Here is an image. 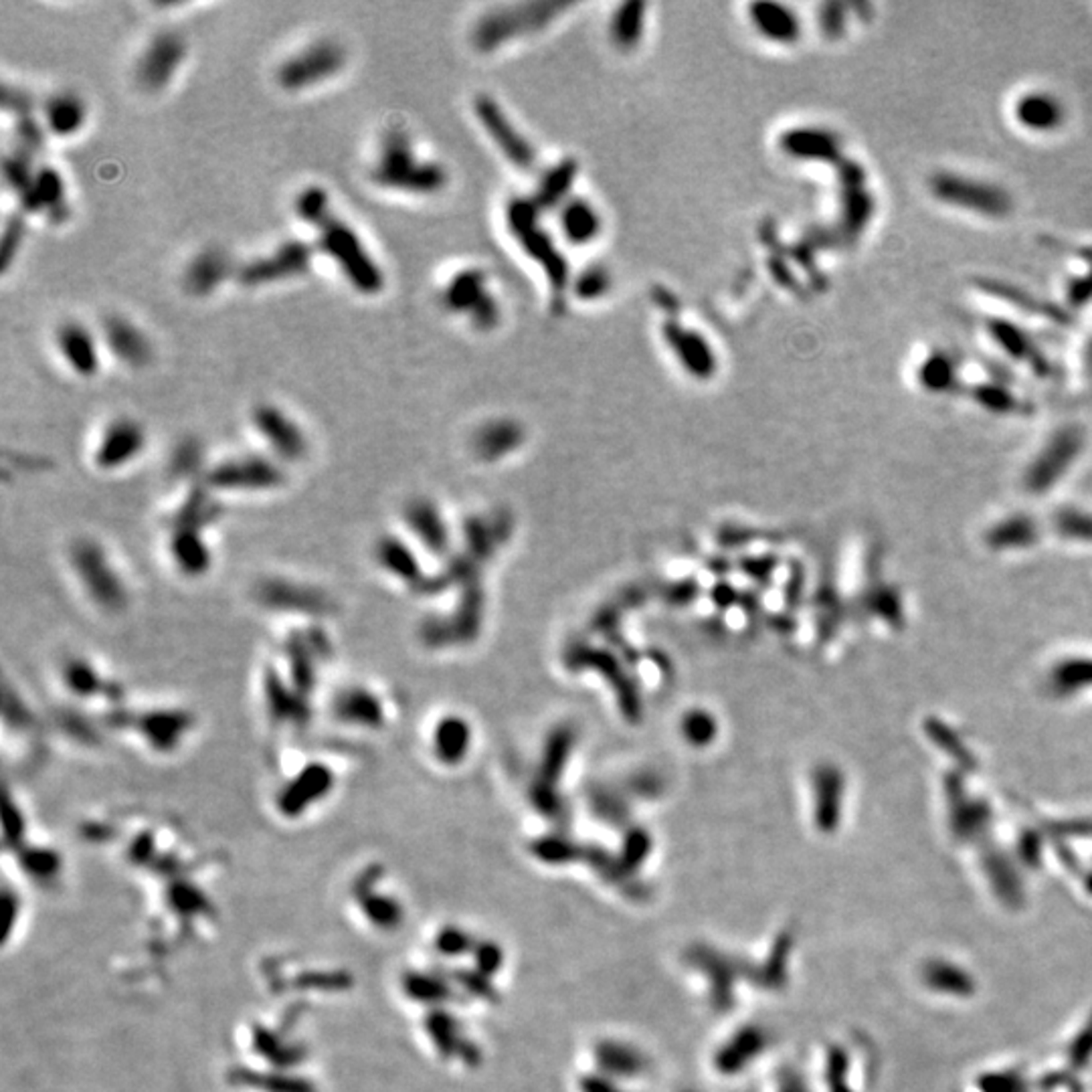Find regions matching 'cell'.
<instances>
[{
  "label": "cell",
  "mask_w": 1092,
  "mask_h": 1092,
  "mask_svg": "<svg viewBox=\"0 0 1092 1092\" xmlns=\"http://www.w3.org/2000/svg\"><path fill=\"white\" fill-rule=\"evenodd\" d=\"M318 251L341 269L350 288L360 296L373 298L385 288V274L373 253L368 251L363 237L349 221L334 213L316 229Z\"/></svg>",
  "instance_id": "6da1fadb"
},
{
  "label": "cell",
  "mask_w": 1092,
  "mask_h": 1092,
  "mask_svg": "<svg viewBox=\"0 0 1092 1092\" xmlns=\"http://www.w3.org/2000/svg\"><path fill=\"white\" fill-rule=\"evenodd\" d=\"M368 178L385 191L431 193L439 188L443 175L433 164L415 160L409 135L401 130H389L382 134Z\"/></svg>",
  "instance_id": "7a4b0ae2"
},
{
  "label": "cell",
  "mask_w": 1092,
  "mask_h": 1092,
  "mask_svg": "<svg viewBox=\"0 0 1092 1092\" xmlns=\"http://www.w3.org/2000/svg\"><path fill=\"white\" fill-rule=\"evenodd\" d=\"M349 63V51L330 37L308 43L285 57L275 71V81L285 94H302L334 79Z\"/></svg>",
  "instance_id": "3957f363"
},
{
  "label": "cell",
  "mask_w": 1092,
  "mask_h": 1092,
  "mask_svg": "<svg viewBox=\"0 0 1092 1092\" xmlns=\"http://www.w3.org/2000/svg\"><path fill=\"white\" fill-rule=\"evenodd\" d=\"M71 564L87 597L103 612L116 613L127 605L126 581L110 561L103 546L94 540H79L71 548Z\"/></svg>",
  "instance_id": "277c9868"
},
{
  "label": "cell",
  "mask_w": 1092,
  "mask_h": 1092,
  "mask_svg": "<svg viewBox=\"0 0 1092 1092\" xmlns=\"http://www.w3.org/2000/svg\"><path fill=\"white\" fill-rule=\"evenodd\" d=\"M314 247L302 239H288L274 251L253 258L237 267L235 280L247 290L267 288L306 275L312 267Z\"/></svg>",
  "instance_id": "5b68a950"
},
{
  "label": "cell",
  "mask_w": 1092,
  "mask_h": 1092,
  "mask_svg": "<svg viewBox=\"0 0 1092 1092\" xmlns=\"http://www.w3.org/2000/svg\"><path fill=\"white\" fill-rule=\"evenodd\" d=\"M186 55L188 45L183 35L172 29L158 31L135 62V84L146 94L164 92L175 81Z\"/></svg>",
  "instance_id": "8992f818"
},
{
  "label": "cell",
  "mask_w": 1092,
  "mask_h": 1092,
  "mask_svg": "<svg viewBox=\"0 0 1092 1092\" xmlns=\"http://www.w3.org/2000/svg\"><path fill=\"white\" fill-rule=\"evenodd\" d=\"M283 472L275 462L261 456L223 459L207 473V488L223 492H266L280 488Z\"/></svg>",
  "instance_id": "52a82bcc"
},
{
  "label": "cell",
  "mask_w": 1092,
  "mask_h": 1092,
  "mask_svg": "<svg viewBox=\"0 0 1092 1092\" xmlns=\"http://www.w3.org/2000/svg\"><path fill=\"white\" fill-rule=\"evenodd\" d=\"M251 427L266 446L283 462H300L308 456V437L302 425L274 403H258L251 409Z\"/></svg>",
  "instance_id": "ba28073f"
},
{
  "label": "cell",
  "mask_w": 1092,
  "mask_h": 1092,
  "mask_svg": "<svg viewBox=\"0 0 1092 1092\" xmlns=\"http://www.w3.org/2000/svg\"><path fill=\"white\" fill-rule=\"evenodd\" d=\"M146 429L132 417H118L110 421L100 435L94 449L95 468L116 472L135 462L146 449Z\"/></svg>",
  "instance_id": "9c48e42d"
},
{
  "label": "cell",
  "mask_w": 1092,
  "mask_h": 1092,
  "mask_svg": "<svg viewBox=\"0 0 1092 1092\" xmlns=\"http://www.w3.org/2000/svg\"><path fill=\"white\" fill-rule=\"evenodd\" d=\"M19 205L25 215H43L53 225L70 221L71 207L62 172L51 164H41L35 172L31 188L19 199Z\"/></svg>",
  "instance_id": "30bf717a"
},
{
  "label": "cell",
  "mask_w": 1092,
  "mask_h": 1092,
  "mask_svg": "<svg viewBox=\"0 0 1092 1092\" xmlns=\"http://www.w3.org/2000/svg\"><path fill=\"white\" fill-rule=\"evenodd\" d=\"M932 191L951 205L973 209L989 217H1001L1009 209L1007 194L999 188L975 180H963V177L940 175L932 180Z\"/></svg>",
  "instance_id": "8fae6325"
},
{
  "label": "cell",
  "mask_w": 1092,
  "mask_h": 1092,
  "mask_svg": "<svg viewBox=\"0 0 1092 1092\" xmlns=\"http://www.w3.org/2000/svg\"><path fill=\"white\" fill-rule=\"evenodd\" d=\"M103 344L118 363L130 368H144L154 358V346L150 338L124 316L111 314L102 326Z\"/></svg>",
  "instance_id": "7c38bea8"
},
{
  "label": "cell",
  "mask_w": 1092,
  "mask_h": 1092,
  "mask_svg": "<svg viewBox=\"0 0 1092 1092\" xmlns=\"http://www.w3.org/2000/svg\"><path fill=\"white\" fill-rule=\"evenodd\" d=\"M235 274L237 267L233 266L229 253L217 245H209L186 263L183 285L188 296L209 298Z\"/></svg>",
  "instance_id": "4fadbf2b"
},
{
  "label": "cell",
  "mask_w": 1092,
  "mask_h": 1092,
  "mask_svg": "<svg viewBox=\"0 0 1092 1092\" xmlns=\"http://www.w3.org/2000/svg\"><path fill=\"white\" fill-rule=\"evenodd\" d=\"M334 783V771L328 765L314 760L285 783L280 791V797H277V803H280L283 813L298 816V813L304 811L306 805L310 808L312 803L324 800L333 791Z\"/></svg>",
  "instance_id": "5bb4252c"
},
{
  "label": "cell",
  "mask_w": 1092,
  "mask_h": 1092,
  "mask_svg": "<svg viewBox=\"0 0 1092 1092\" xmlns=\"http://www.w3.org/2000/svg\"><path fill=\"white\" fill-rule=\"evenodd\" d=\"M55 344L67 368L79 379H92L100 373L102 358L97 342L86 324L81 322H63L57 328Z\"/></svg>",
  "instance_id": "9a60e30c"
},
{
  "label": "cell",
  "mask_w": 1092,
  "mask_h": 1092,
  "mask_svg": "<svg viewBox=\"0 0 1092 1092\" xmlns=\"http://www.w3.org/2000/svg\"><path fill=\"white\" fill-rule=\"evenodd\" d=\"M194 727V717L186 710L178 708H162V710H150L135 720V730H138L142 739L146 741L150 749L162 755L175 752L185 736L191 733Z\"/></svg>",
  "instance_id": "2e32d148"
},
{
  "label": "cell",
  "mask_w": 1092,
  "mask_h": 1092,
  "mask_svg": "<svg viewBox=\"0 0 1092 1092\" xmlns=\"http://www.w3.org/2000/svg\"><path fill=\"white\" fill-rule=\"evenodd\" d=\"M333 712L336 720L342 722V725L365 730L381 728L387 720L382 700L376 692H373L368 686H363V684L338 692L333 704Z\"/></svg>",
  "instance_id": "e0dca14e"
},
{
  "label": "cell",
  "mask_w": 1092,
  "mask_h": 1092,
  "mask_svg": "<svg viewBox=\"0 0 1092 1092\" xmlns=\"http://www.w3.org/2000/svg\"><path fill=\"white\" fill-rule=\"evenodd\" d=\"M89 111H87V103L81 95H78L75 92H70V89H63V92L51 94L47 100L43 102L41 108V119L45 124V130L47 134L55 135V138H73V135H78L81 130H84L87 124Z\"/></svg>",
  "instance_id": "ac0fdd59"
},
{
  "label": "cell",
  "mask_w": 1092,
  "mask_h": 1092,
  "mask_svg": "<svg viewBox=\"0 0 1092 1092\" xmlns=\"http://www.w3.org/2000/svg\"><path fill=\"white\" fill-rule=\"evenodd\" d=\"M1080 441V435L1072 429H1066V431L1056 435V439L1044 449L1042 457L1038 459V464H1034V468L1028 473V488L1031 492H1044L1046 488H1050L1052 481H1056L1062 476L1066 465H1071L1076 454H1079Z\"/></svg>",
  "instance_id": "d6986e66"
},
{
  "label": "cell",
  "mask_w": 1092,
  "mask_h": 1092,
  "mask_svg": "<svg viewBox=\"0 0 1092 1092\" xmlns=\"http://www.w3.org/2000/svg\"><path fill=\"white\" fill-rule=\"evenodd\" d=\"M170 559L186 577H201L210 569L213 556L197 526H180L168 542Z\"/></svg>",
  "instance_id": "ffe728a7"
},
{
  "label": "cell",
  "mask_w": 1092,
  "mask_h": 1092,
  "mask_svg": "<svg viewBox=\"0 0 1092 1092\" xmlns=\"http://www.w3.org/2000/svg\"><path fill=\"white\" fill-rule=\"evenodd\" d=\"M258 597L261 599V603L274 609H291V612H322V609H326V601L322 599L320 593L296 583L280 581V579H271V581L263 583Z\"/></svg>",
  "instance_id": "44dd1931"
},
{
  "label": "cell",
  "mask_w": 1092,
  "mask_h": 1092,
  "mask_svg": "<svg viewBox=\"0 0 1092 1092\" xmlns=\"http://www.w3.org/2000/svg\"><path fill=\"white\" fill-rule=\"evenodd\" d=\"M1015 118L1020 119L1022 126L1030 127L1036 132H1048L1058 127L1064 119V110L1062 103L1054 95L1048 94H1028L1015 105Z\"/></svg>",
  "instance_id": "7402d4cb"
},
{
  "label": "cell",
  "mask_w": 1092,
  "mask_h": 1092,
  "mask_svg": "<svg viewBox=\"0 0 1092 1092\" xmlns=\"http://www.w3.org/2000/svg\"><path fill=\"white\" fill-rule=\"evenodd\" d=\"M374 559L382 571L395 579L411 581L413 575H415V559H413L409 548L395 537H385L376 542Z\"/></svg>",
  "instance_id": "603a6c76"
},
{
  "label": "cell",
  "mask_w": 1092,
  "mask_h": 1092,
  "mask_svg": "<svg viewBox=\"0 0 1092 1092\" xmlns=\"http://www.w3.org/2000/svg\"><path fill=\"white\" fill-rule=\"evenodd\" d=\"M65 688L78 698H94L103 690V677L92 661L84 658L67 660L62 672Z\"/></svg>",
  "instance_id": "cb8c5ba5"
},
{
  "label": "cell",
  "mask_w": 1092,
  "mask_h": 1092,
  "mask_svg": "<svg viewBox=\"0 0 1092 1092\" xmlns=\"http://www.w3.org/2000/svg\"><path fill=\"white\" fill-rule=\"evenodd\" d=\"M293 213L300 221L310 225L316 231L326 218L333 215V202L330 194L320 185H308L293 199Z\"/></svg>",
  "instance_id": "d4e9b609"
},
{
  "label": "cell",
  "mask_w": 1092,
  "mask_h": 1092,
  "mask_svg": "<svg viewBox=\"0 0 1092 1092\" xmlns=\"http://www.w3.org/2000/svg\"><path fill=\"white\" fill-rule=\"evenodd\" d=\"M37 168L39 167L35 164V156L22 152L19 148L6 152L3 160V178L14 197L21 199L31 188Z\"/></svg>",
  "instance_id": "484cf974"
},
{
  "label": "cell",
  "mask_w": 1092,
  "mask_h": 1092,
  "mask_svg": "<svg viewBox=\"0 0 1092 1092\" xmlns=\"http://www.w3.org/2000/svg\"><path fill=\"white\" fill-rule=\"evenodd\" d=\"M465 727L457 718L443 720L439 727H435L433 735V749L435 755L441 760H456L465 749Z\"/></svg>",
  "instance_id": "4316f807"
},
{
  "label": "cell",
  "mask_w": 1092,
  "mask_h": 1092,
  "mask_svg": "<svg viewBox=\"0 0 1092 1092\" xmlns=\"http://www.w3.org/2000/svg\"><path fill=\"white\" fill-rule=\"evenodd\" d=\"M406 521H409V526L413 530L417 532V537L423 538L427 545H437L441 546L443 540V529L441 522L435 518L433 508L429 506L425 502H415L411 504L409 508H406Z\"/></svg>",
  "instance_id": "83f0119b"
},
{
  "label": "cell",
  "mask_w": 1092,
  "mask_h": 1092,
  "mask_svg": "<svg viewBox=\"0 0 1092 1092\" xmlns=\"http://www.w3.org/2000/svg\"><path fill=\"white\" fill-rule=\"evenodd\" d=\"M45 138H47V130H45L43 119L37 118V114L14 119V142H17L14 148L37 158L43 152Z\"/></svg>",
  "instance_id": "f1b7e54d"
},
{
  "label": "cell",
  "mask_w": 1092,
  "mask_h": 1092,
  "mask_svg": "<svg viewBox=\"0 0 1092 1092\" xmlns=\"http://www.w3.org/2000/svg\"><path fill=\"white\" fill-rule=\"evenodd\" d=\"M25 233L27 223L21 213L6 218L3 229V245H0V269H3V274H6L12 266V261L17 259L21 247L25 243Z\"/></svg>",
  "instance_id": "f546056e"
},
{
  "label": "cell",
  "mask_w": 1092,
  "mask_h": 1092,
  "mask_svg": "<svg viewBox=\"0 0 1092 1092\" xmlns=\"http://www.w3.org/2000/svg\"><path fill=\"white\" fill-rule=\"evenodd\" d=\"M1056 682L1062 690L1068 688H1076V686H1084V684H1092V661L1088 660H1079V661H1066V666H1060L1056 669Z\"/></svg>",
  "instance_id": "4dcf8cb0"
},
{
  "label": "cell",
  "mask_w": 1092,
  "mask_h": 1092,
  "mask_svg": "<svg viewBox=\"0 0 1092 1092\" xmlns=\"http://www.w3.org/2000/svg\"><path fill=\"white\" fill-rule=\"evenodd\" d=\"M3 110L6 114H12L14 119L35 114V100L33 95L21 87H12L4 84L3 89Z\"/></svg>",
  "instance_id": "1f68e13d"
},
{
  "label": "cell",
  "mask_w": 1092,
  "mask_h": 1092,
  "mask_svg": "<svg viewBox=\"0 0 1092 1092\" xmlns=\"http://www.w3.org/2000/svg\"><path fill=\"white\" fill-rule=\"evenodd\" d=\"M953 365L951 360H948L945 354H935L931 360H926V365L923 368V381L926 387H932L935 390H943V387H947L948 376H951Z\"/></svg>",
  "instance_id": "d6a6232c"
}]
</instances>
